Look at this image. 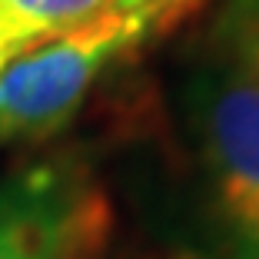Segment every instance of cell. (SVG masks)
<instances>
[{
    "instance_id": "6",
    "label": "cell",
    "mask_w": 259,
    "mask_h": 259,
    "mask_svg": "<svg viewBox=\"0 0 259 259\" xmlns=\"http://www.w3.org/2000/svg\"><path fill=\"white\" fill-rule=\"evenodd\" d=\"M206 0H146L140 10V23H143V37H166L180 23H186Z\"/></svg>"
},
{
    "instance_id": "4",
    "label": "cell",
    "mask_w": 259,
    "mask_h": 259,
    "mask_svg": "<svg viewBox=\"0 0 259 259\" xmlns=\"http://www.w3.org/2000/svg\"><path fill=\"white\" fill-rule=\"evenodd\" d=\"M113 10H120L116 0H0V73L23 54Z\"/></svg>"
},
{
    "instance_id": "2",
    "label": "cell",
    "mask_w": 259,
    "mask_h": 259,
    "mask_svg": "<svg viewBox=\"0 0 259 259\" xmlns=\"http://www.w3.org/2000/svg\"><path fill=\"white\" fill-rule=\"evenodd\" d=\"M140 40V17L113 10L14 60L0 73V146L44 143L60 133L103 67Z\"/></svg>"
},
{
    "instance_id": "7",
    "label": "cell",
    "mask_w": 259,
    "mask_h": 259,
    "mask_svg": "<svg viewBox=\"0 0 259 259\" xmlns=\"http://www.w3.org/2000/svg\"><path fill=\"white\" fill-rule=\"evenodd\" d=\"M143 4H146V0H116V7H120L123 14H140Z\"/></svg>"
},
{
    "instance_id": "3",
    "label": "cell",
    "mask_w": 259,
    "mask_h": 259,
    "mask_svg": "<svg viewBox=\"0 0 259 259\" xmlns=\"http://www.w3.org/2000/svg\"><path fill=\"white\" fill-rule=\"evenodd\" d=\"M103 223V196L73 169L44 163L0 183V259H83Z\"/></svg>"
},
{
    "instance_id": "1",
    "label": "cell",
    "mask_w": 259,
    "mask_h": 259,
    "mask_svg": "<svg viewBox=\"0 0 259 259\" xmlns=\"http://www.w3.org/2000/svg\"><path fill=\"white\" fill-rule=\"evenodd\" d=\"M190 123L229 259H259V76L213 57L193 76Z\"/></svg>"
},
{
    "instance_id": "5",
    "label": "cell",
    "mask_w": 259,
    "mask_h": 259,
    "mask_svg": "<svg viewBox=\"0 0 259 259\" xmlns=\"http://www.w3.org/2000/svg\"><path fill=\"white\" fill-rule=\"evenodd\" d=\"M213 57L259 76V0H223L209 27Z\"/></svg>"
}]
</instances>
